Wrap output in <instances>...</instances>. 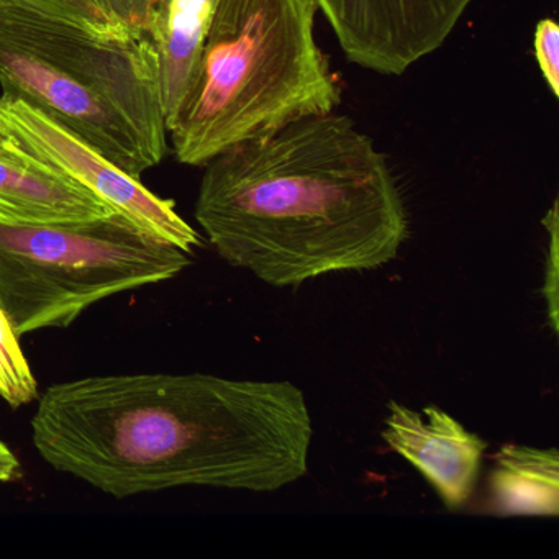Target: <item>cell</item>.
I'll list each match as a JSON object with an SVG mask.
<instances>
[{
    "label": "cell",
    "instance_id": "6da1fadb",
    "mask_svg": "<svg viewBox=\"0 0 559 559\" xmlns=\"http://www.w3.org/2000/svg\"><path fill=\"white\" fill-rule=\"evenodd\" d=\"M31 425L53 469L116 499L189 486L274 492L306 476L313 437L297 385L199 372L58 382Z\"/></svg>",
    "mask_w": 559,
    "mask_h": 559
},
{
    "label": "cell",
    "instance_id": "7a4b0ae2",
    "mask_svg": "<svg viewBox=\"0 0 559 559\" xmlns=\"http://www.w3.org/2000/svg\"><path fill=\"white\" fill-rule=\"evenodd\" d=\"M202 168L195 221L228 264L270 286L376 270L407 238L388 158L349 117L297 120Z\"/></svg>",
    "mask_w": 559,
    "mask_h": 559
},
{
    "label": "cell",
    "instance_id": "3957f363",
    "mask_svg": "<svg viewBox=\"0 0 559 559\" xmlns=\"http://www.w3.org/2000/svg\"><path fill=\"white\" fill-rule=\"evenodd\" d=\"M313 0H221L194 84L168 127L181 165L205 166L307 117L335 112L338 80L316 40Z\"/></svg>",
    "mask_w": 559,
    "mask_h": 559
},
{
    "label": "cell",
    "instance_id": "277c9868",
    "mask_svg": "<svg viewBox=\"0 0 559 559\" xmlns=\"http://www.w3.org/2000/svg\"><path fill=\"white\" fill-rule=\"evenodd\" d=\"M0 87L133 178L168 155L158 58L148 37L104 40L0 0Z\"/></svg>",
    "mask_w": 559,
    "mask_h": 559
},
{
    "label": "cell",
    "instance_id": "5b68a950",
    "mask_svg": "<svg viewBox=\"0 0 559 559\" xmlns=\"http://www.w3.org/2000/svg\"><path fill=\"white\" fill-rule=\"evenodd\" d=\"M191 257L119 212L55 224L0 218V306L21 338L67 329L100 300L173 280Z\"/></svg>",
    "mask_w": 559,
    "mask_h": 559
},
{
    "label": "cell",
    "instance_id": "8992f818",
    "mask_svg": "<svg viewBox=\"0 0 559 559\" xmlns=\"http://www.w3.org/2000/svg\"><path fill=\"white\" fill-rule=\"evenodd\" d=\"M0 127L32 158L50 166L140 227L192 253L201 235L178 214L175 201L153 194L70 130L17 97H0Z\"/></svg>",
    "mask_w": 559,
    "mask_h": 559
},
{
    "label": "cell",
    "instance_id": "52a82bcc",
    "mask_svg": "<svg viewBox=\"0 0 559 559\" xmlns=\"http://www.w3.org/2000/svg\"><path fill=\"white\" fill-rule=\"evenodd\" d=\"M345 53L362 70L401 76L430 57L473 0H313Z\"/></svg>",
    "mask_w": 559,
    "mask_h": 559
},
{
    "label": "cell",
    "instance_id": "ba28073f",
    "mask_svg": "<svg viewBox=\"0 0 559 559\" xmlns=\"http://www.w3.org/2000/svg\"><path fill=\"white\" fill-rule=\"evenodd\" d=\"M381 437L424 474L448 510H460L471 499L487 443L456 418L437 405L415 412L391 401Z\"/></svg>",
    "mask_w": 559,
    "mask_h": 559
},
{
    "label": "cell",
    "instance_id": "9c48e42d",
    "mask_svg": "<svg viewBox=\"0 0 559 559\" xmlns=\"http://www.w3.org/2000/svg\"><path fill=\"white\" fill-rule=\"evenodd\" d=\"M112 209L8 140L0 146V218L27 224L84 222Z\"/></svg>",
    "mask_w": 559,
    "mask_h": 559
},
{
    "label": "cell",
    "instance_id": "30bf717a",
    "mask_svg": "<svg viewBox=\"0 0 559 559\" xmlns=\"http://www.w3.org/2000/svg\"><path fill=\"white\" fill-rule=\"evenodd\" d=\"M221 0H159L146 37L158 58L166 127L185 104Z\"/></svg>",
    "mask_w": 559,
    "mask_h": 559
},
{
    "label": "cell",
    "instance_id": "8fae6325",
    "mask_svg": "<svg viewBox=\"0 0 559 559\" xmlns=\"http://www.w3.org/2000/svg\"><path fill=\"white\" fill-rule=\"evenodd\" d=\"M487 486L499 515H558V450L503 444L493 456Z\"/></svg>",
    "mask_w": 559,
    "mask_h": 559
},
{
    "label": "cell",
    "instance_id": "7c38bea8",
    "mask_svg": "<svg viewBox=\"0 0 559 559\" xmlns=\"http://www.w3.org/2000/svg\"><path fill=\"white\" fill-rule=\"evenodd\" d=\"M104 40L146 37L159 0H11Z\"/></svg>",
    "mask_w": 559,
    "mask_h": 559
},
{
    "label": "cell",
    "instance_id": "4fadbf2b",
    "mask_svg": "<svg viewBox=\"0 0 559 559\" xmlns=\"http://www.w3.org/2000/svg\"><path fill=\"white\" fill-rule=\"evenodd\" d=\"M40 391L8 313L0 306V399L12 408L38 401Z\"/></svg>",
    "mask_w": 559,
    "mask_h": 559
},
{
    "label": "cell",
    "instance_id": "5bb4252c",
    "mask_svg": "<svg viewBox=\"0 0 559 559\" xmlns=\"http://www.w3.org/2000/svg\"><path fill=\"white\" fill-rule=\"evenodd\" d=\"M535 57L539 71L552 96L559 97V27L551 19H543L535 31Z\"/></svg>",
    "mask_w": 559,
    "mask_h": 559
},
{
    "label": "cell",
    "instance_id": "9a60e30c",
    "mask_svg": "<svg viewBox=\"0 0 559 559\" xmlns=\"http://www.w3.org/2000/svg\"><path fill=\"white\" fill-rule=\"evenodd\" d=\"M549 234L548 257H546L545 299L549 312V325L558 333V201L543 221Z\"/></svg>",
    "mask_w": 559,
    "mask_h": 559
},
{
    "label": "cell",
    "instance_id": "2e32d148",
    "mask_svg": "<svg viewBox=\"0 0 559 559\" xmlns=\"http://www.w3.org/2000/svg\"><path fill=\"white\" fill-rule=\"evenodd\" d=\"M19 467H21V463H19L17 456L12 453L11 448L4 441L0 440V483H9L14 479L17 476Z\"/></svg>",
    "mask_w": 559,
    "mask_h": 559
},
{
    "label": "cell",
    "instance_id": "e0dca14e",
    "mask_svg": "<svg viewBox=\"0 0 559 559\" xmlns=\"http://www.w3.org/2000/svg\"><path fill=\"white\" fill-rule=\"evenodd\" d=\"M9 135L2 127H0V146H4L8 143Z\"/></svg>",
    "mask_w": 559,
    "mask_h": 559
}]
</instances>
